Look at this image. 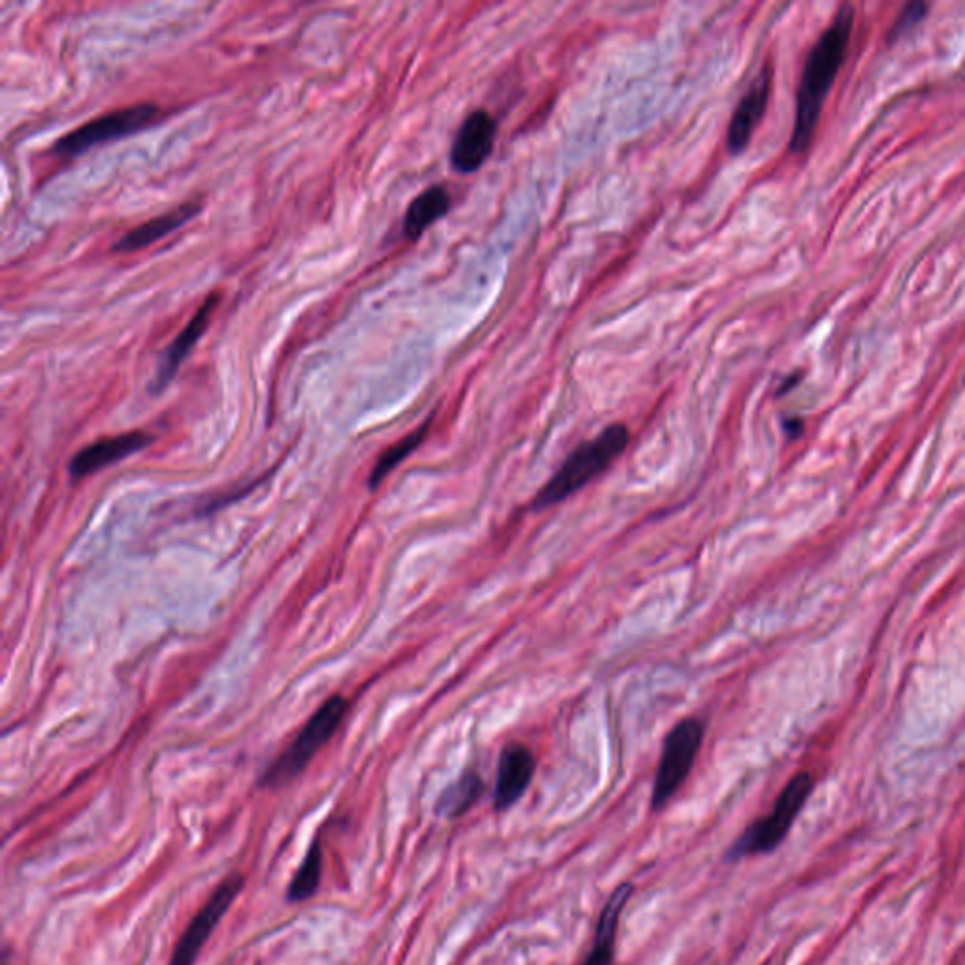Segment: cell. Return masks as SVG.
I'll return each mask as SVG.
<instances>
[{"instance_id": "cell-10", "label": "cell", "mask_w": 965, "mask_h": 965, "mask_svg": "<svg viewBox=\"0 0 965 965\" xmlns=\"http://www.w3.org/2000/svg\"><path fill=\"white\" fill-rule=\"evenodd\" d=\"M152 441H154V436L142 433V430H133V433L94 441L74 455L70 464H68V472L74 480H83L91 473L100 472L120 460L127 459L131 455L138 453L142 449H146Z\"/></svg>"}, {"instance_id": "cell-5", "label": "cell", "mask_w": 965, "mask_h": 965, "mask_svg": "<svg viewBox=\"0 0 965 965\" xmlns=\"http://www.w3.org/2000/svg\"><path fill=\"white\" fill-rule=\"evenodd\" d=\"M162 117V110L157 104L144 102L134 106L121 108L114 112L87 121L81 127L74 128L63 138L55 142L52 152L57 157L74 159L89 152L91 147L108 144V142L127 138L131 134L141 133L152 127Z\"/></svg>"}, {"instance_id": "cell-4", "label": "cell", "mask_w": 965, "mask_h": 965, "mask_svg": "<svg viewBox=\"0 0 965 965\" xmlns=\"http://www.w3.org/2000/svg\"><path fill=\"white\" fill-rule=\"evenodd\" d=\"M811 790L812 779L809 773H798L788 781V785L781 790L779 798L775 799L772 812L764 819L756 820L753 826H749L730 846L726 859L739 860L775 851L790 832L794 820L798 819L799 811L811 796Z\"/></svg>"}, {"instance_id": "cell-1", "label": "cell", "mask_w": 965, "mask_h": 965, "mask_svg": "<svg viewBox=\"0 0 965 965\" xmlns=\"http://www.w3.org/2000/svg\"><path fill=\"white\" fill-rule=\"evenodd\" d=\"M852 23H854V10L851 4H843L833 18L832 25L826 29L807 55L806 67L799 80L798 100H796V117H794L793 138H790L793 154H804L811 144L826 97L838 78L839 68L843 67L851 42Z\"/></svg>"}, {"instance_id": "cell-3", "label": "cell", "mask_w": 965, "mask_h": 965, "mask_svg": "<svg viewBox=\"0 0 965 965\" xmlns=\"http://www.w3.org/2000/svg\"><path fill=\"white\" fill-rule=\"evenodd\" d=\"M347 709L349 702L344 696L328 698L317 711L313 712L312 719L307 720L300 730L293 743L262 772L257 783L259 788L278 790L291 785L300 773L306 770L313 756L327 745L334 733L338 732V728L346 719Z\"/></svg>"}, {"instance_id": "cell-15", "label": "cell", "mask_w": 965, "mask_h": 965, "mask_svg": "<svg viewBox=\"0 0 965 965\" xmlns=\"http://www.w3.org/2000/svg\"><path fill=\"white\" fill-rule=\"evenodd\" d=\"M451 194L446 187L433 186L415 197L404 215V234L407 240H419L420 236L433 227L436 221L446 217L451 210Z\"/></svg>"}, {"instance_id": "cell-17", "label": "cell", "mask_w": 965, "mask_h": 965, "mask_svg": "<svg viewBox=\"0 0 965 965\" xmlns=\"http://www.w3.org/2000/svg\"><path fill=\"white\" fill-rule=\"evenodd\" d=\"M323 838L317 833L307 846L304 860L299 869L294 872L293 879L287 886V901L289 904H302L317 894L323 875Z\"/></svg>"}, {"instance_id": "cell-12", "label": "cell", "mask_w": 965, "mask_h": 965, "mask_svg": "<svg viewBox=\"0 0 965 965\" xmlns=\"http://www.w3.org/2000/svg\"><path fill=\"white\" fill-rule=\"evenodd\" d=\"M536 772V759L528 747L512 743L500 754L496 785H494V809L506 811L525 796Z\"/></svg>"}, {"instance_id": "cell-6", "label": "cell", "mask_w": 965, "mask_h": 965, "mask_svg": "<svg viewBox=\"0 0 965 965\" xmlns=\"http://www.w3.org/2000/svg\"><path fill=\"white\" fill-rule=\"evenodd\" d=\"M704 743V725L698 719H683L667 732L654 775L651 807L660 811L680 793L686 777L693 772L699 749Z\"/></svg>"}, {"instance_id": "cell-16", "label": "cell", "mask_w": 965, "mask_h": 965, "mask_svg": "<svg viewBox=\"0 0 965 965\" xmlns=\"http://www.w3.org/2000/svg\"><path fill=\"white\" fill-rule=\"evenodd\" d=\"M483 790H485V785H483L480 773L468 770L440 794L438 804H436V812L446 819H459L480 801Z\"/></svg>"}, {"instance_id": "cell-18", "label": "cell", "mask_w": 965, "mask_h": 965, "mask_svg": "<svg viewBox=\"0 0 965 965\" xmlns=\"http://www.w3.org/2000/svg\"><path fill=\"white\" fill-rule=\"evenodd\" d=\"M430 423H433V419L425 420L417 430L407 434L406 438L396 441L394 446L386 449L385 453L381 455L378 462H375V467L372 468V472H370V483L368 485H370L372 491H375L389 478V473L396 470L423 444L426 434H428V428H430Z\"/></svg>"}, {"instance_id": "cell-7", "label": "cell", "mask_w": 965, "mask_h": 965, "mask_svg": "<svg viewBox=\"0 0 965 965\" xmlns=\"http://www.w3.org/2000/svg\"><path fill=\"white\" fill-rule=\"evenodd\" d=\"M246 885V877L242 873H231L213 888L206 904L200 907L194 914L191 924L187 925L186 932L181 933L178 943L173 946L172 956L168 965H194L199 960L200 952L212 938L215 928L220 925L223 917L233 907L236 898L240 896L242 888Z\"/></svg>"}, {"instance_id": "cell-2", "label": "cell", "mask_w": 965, "mask_h": 965, "mask_svg": "<svg viewBox=\"0 0 965 965\" xmlns=\"http://www.w3.org/2000/svg\"><path fill=\"white\" fill-rule=\"evenodd\" d=\"M628 444L630 430L620 423L607 426L596 438L581 444L534 498V509L540 512L572 498L573 494L580 493L591 481L607 472L613 462L625 453Z\"/></svg>"}, {"instance_id": "cell-14", "label": "cell", "mask_w": 965, "mask_h": 965, "mask_svg": "<svg viewBox=\"0 0 965 965\" xmlns=\"http://www.w3.org/2000/svg\"><path fill=\"white\" fill-rule=\"evenodd\" d=\"M633 894V886L630 883L620 885L611 898L607 899L606 907L599 912L598 925H596V935H594V946L591 954L586 956L585 962L581 965H611L613 956H615V938H617V928H619L620 912L625 909L626 904L630 901Z\"/></svg>"}, {"instance_id": "cell-13", "label": "cell", "mask_w": 965, "mask_h": 965, "mask_svg": "<svg viewBox=\"0 0 965 965\" xmlns=\"http://www.w3.org/2000/svg\"><path fill=\"white\" fill-rule=\"evenodd\" d=\"M200 207H202L200 202L189 200L186 204L173 207L170 212L162 213V215H157L154 220L142 223V225L133 228V231H128L123 238L115 242V254H134V251L144 249V247L152 246L155 242L165 238L168 234H172L173 231H178V228L183 227L186 223L193 220L194 215H199Z\"/></svg>"}, {"instance_id": "cell-19", "label": "cell", "mask_w": 965, "mask_h": 965, "mask_svg": "<svg viewBox=\"0 0 965 965\" xmlns=\"http://www.w3.org/2000/svg\"><path fill=\"white\" fill-rule=\"evenodd\" d=\"M925 12H928V4H922V2L907 4L901 10V14H899L896 23H894V27L890 29V41H896L901 34H906L909 29L919 25L920 21L924 20Z\"/></svg>"}, {"instance_id": "cell-8", "label": "cell", "mask_w": 965, "mask_h": 965, "mask_svg": "<svg viewBox=\"0 0 965 965\" xmlns=\"http://www.w3.org/2000/svg\"><path fill=\"white\" fill-rule=\"evenodd\" d=\"M498 125L485 110H475L460 125L451 147V165L460 173H472L483 167L496 142Z\"/></svg>"}, {"instance_id": "cell-9", "label": "cell", "mask_w": 965, "mask_h": 965, "mask_svg": "<svg viewBox=\"0 0 965 965\" xmlns=\"http://www.w3.org/2000/svg\"><path fill=\"white\" fill-rule=\"evenodd\" d=\"M217 304H220V293L207 294L206 300L202 302V306L197 310L191 321L187 323L186 328L176 336V340L168 346L167 351L160 357L155 378L149 383V393L160 394L170 385L173 375L180 370L181 362L187 359V355L193 351V347L199 344L200 338L206 333L207 325L212 321L213 310L217 307Z\"/></svg>"}, {"instance_id": "cell-11", "label": "cell", "mask_w": 965, "mask_h": 965, "mask_svg": "<svg viewBox=\"0 0 965 965\" xmlns=\"http://www.w3.org/2000/svg\"><path fill=\"white\" fill-rule=\"evenodd\" d=\"M772 94V67L767 65L764 70L756 76V80L751 83L743 94V99L739 100L738 108L733 112L728 133H726V147L730 155H739L745 152V147L751 144L754 128L759 127L760 121L764 117Z\"/></svg>"}]
</instances>
